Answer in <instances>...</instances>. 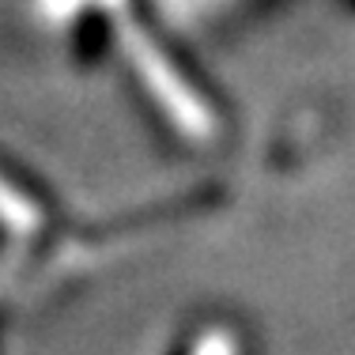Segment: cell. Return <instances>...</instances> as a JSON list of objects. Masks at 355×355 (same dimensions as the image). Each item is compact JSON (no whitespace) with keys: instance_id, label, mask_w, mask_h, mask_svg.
<instances>
[{"instance_id":"1","label":"cell","mask_w":355,"mask_h":355,"mask_svg":"<svg viewBox=\"0 0 355 355\" xmlns=\"http://www.w3.org/2000/svg\"><path fill=\"white\" fill-rule=\"evenodd\" d=\"M0 219H8L12 231H35L38 227V208H31L12 185L0 182Z\"/></svg>"}]
</instances>
